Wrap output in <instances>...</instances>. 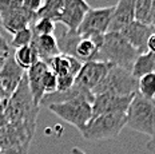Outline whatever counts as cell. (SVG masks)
<instances>
[{
  "label": "cell",
  "instance_id": "5b68a950",
  "mask_svg": "<svg viewBox=\"0 0 155 154\" xmlns=\"http://www.w3.org/2000/svg\"><path fill=\"white\" fill-rule=\"evenodd\" d=\"M126 127V114H102L94 117L79 131L87 141H106L116 138Z\"/></svg>",
  "mask_w": 155,
  "mask_h": 154
},
{
  "label": "cell",
  "instance_id": "e0dca14e",
  "mask_svg": "<svg viewBox=\"0 0 155 154\" xmlns=\"http://www.w3.org/2000/svg\"><path fill=\"white\" fill-rule=\"evenodd\" d=\"M50 69L48 65L43 60H39L35 66H32L27 71V79H28V86H30L32 98L34 102L38 106H40L41 99L44 98V90H43V75L47 70Z\"/></svg>",
  "mask_w": 155,
  "mask_h": 154
},
{
  "label": "cell",
  "instance_id": "7402d4cb",
  "mask_svg": "<svg viewBox=\"0 0 155 154\" xmlns=\"http://www.w3.org/2000/svg\"><path fill=\"white\" fill-rule=\"evenodd\" d=\"M64 5V0H43L40 9L36 12V19H51L55 23L59 22Z\"/></svg>",
  "mask_w": 155,
  "mask_h": 154
},
{
  "label": "cell",
  "instance_id": "4fadbf2b",
  "mask_svg": "<svg viewBox=\"0 0 155 154\" xmlns=\"http://www.w3.org/2000/svg\"><path fill=\"white\" fill-rule=\"evenodd\" d=\"M24 75V70L15 62L14 56L8 55L5 58L2 67H0V83L9 98L15 92V90L19 87Z\"/></svg>",
  "mask_w": 155,
  "mask_h": 154
},
{
  "label": "cell",
  "instance_id": "8992f818",
  "mask_svg": "<svg viewBox=\"0 0 155 154\" xmlns=\"http://www.w3.org/2000/svg\"><path fill=\"white\" fill-rule=\"evenodd\" d=\"M47 107L51 113L62 121L75 126L79 131L92 119V103L83 98L71 99L62 103H52Z\"/></svg>",
  "mask_w": 155,
  "mask_h": 154
},
{
  "label": "cell",
  "instance_id": "f1b7e54d",
  "mask_svg": "<svg viewBox=\"0 0 155 154\" xmlns=\"http://www.w3.org/2000/svg\"><path fill=\"white\" fill-rule=\"evenodd\" d=\"M23 7V0H0V14Z\"/></svg>",
  "mask_w": 155,
  "mask_h": 154
},
{
  "label": "cell",
  "instance_id": "9a60e30c",
  "mask_svg": "<svg viewBox=\"0 0 155 154\" xmlns=\"http://www.w3.org/2000/svg\"><path fill=\"white\" fill-rule=\"evenodd\" d=\"M135 3L137 0H118V3L114 5V14L108 32H120L135 20Z\"/></svg>",
  "mask_w": 155,
  "mask_h": 154
},
{
  "label": "cell",
  "instance_id": "52a82bcc",
  "mask_svg": "<svg viewBox=\"0 0 155 154\" xmlns=\"http://www.w3.org/2000/svg\"><path fill=\"white\" fill-rule=\"evenodd\" d=\"M114 14L112 7H102V8H90L86 14L83 22L80 23L76 34L82 38H102L110 31V25Z\"/></svg>",
  "mask_w": 155,
  "mask_h": 154
},
{
  "label": "cell",
  "instance_id": "7c38bea8",
  "mask_svg": "<svg viewBox=\"0 0 155 154\" xmlns=\"http://www.w3.org/2000/svg\"><path fill=\"white\" fill-rule=\"evenodd\" d=\"M154 32L155 28L151 24H144L138 20H134L131 24H128L120 31L122 36L139 54L147 52V42Z\"/></svg>",
  "mask_w": 155,
  "mask_h": 154
},
{
  "label": "cell",
  "instance_id": "ab89813d",
  "mask_svg": "<svg viewBox=\"0 0 155 154\" xmlns=\"http://www.w3.org/2000/svg\"><path fill=\"white\" fill-rule=\"evenodd\" d=\"M0 56H7V55H2V54H0Z\"/></svg>",
  "mask_w": 155,
  "mask_h": 154
},
{
  "label": "cell",
  "instance_id": "30bf717a",
  "mask_svg": "<svg viewBox=\"0 0 155 154\" xmlns=\"http://www.w3.org/2000/svg\"><path fill=\"white\" fill-rule=\"evenodd\" d=\"M132 97H120L114 94L96 95L92 102V118L102 114H126L131 105Z\"/></svg>",
  "mask_w": 155,
  "mask_h": 154
},
{
  "label": "cell",
  "instance_id": "ffe728a7",
  "mask_svg": "<svg viewBox=\"0 0 155 154\" xmlns=\"http://www.w3.org/2000/svg\"><path fill=\"white\" fill-rule=\"evenodd\" d=\"M154 63H155V54L150 52V51L140 54L134 62V65H132L131 74L137 79H139L142 76L147 75V74L154 72Z\"/></svg>",
  "mask_w": 155,
  "mask_h": 154
},
{
  "label": "cell",
  "instance_id": "ac0fdd59",
  "mask_svg": "<svg viewBox=\"0 0 155 154\" xmlns=\"http://www.w3.org/2000/svg\"><path fill=\"white\" fill-rule=\"evenodd\" d=\"M31 44L36 50L39 59L46 63H48L52 58L58 56L60 54V49H59V44H58L55 34L41 35V36H35L34 35V40H32Z\"/></svg>",
  "mask_w": 155,
  "mask_h": 154
},
{
  "label": "cell",
  "instance_id": "d6a6232c",
  "mask_svg": "<svg viewBox=\"0 0 155 154\" xmlns=\"http://www.w3.org/2000/svg\"><path fill=\"white\" fill-rule=\"evenodd\" d=\"M147 51L155 54V32L151 35L150 39H148V42H147Z\"/></svg>",
  "mask_w": 155,
  "mask_h": 154
},
{
  "label": "cell",
  "instance_id": "3957f363",
  "mask_svg": "<svg viewBox=\"0 0 155 154\" xmlns=\"http://www.w3.org/2000/svg\"><path fill=\"white\" fill-rule=\"evenodd\" d=\"M126 126L155 139V101L135 94L126 113Z\"/></svg>",
  "mask_w": 155,
  "mask_h": 154
},
{
  "label": "cell",
  "instance_id": "ba28073f",
  "mask_svg": "<svg viewBox=\"0 0 155 154\" xmlns=\"http://www.w3.org/2000/svg\"><path fill=\"white\" fill-rule=\"evenodd\" d=\"M35 127L21 122H9L0 129V149L27 147L31 145Z\"/></svg>",
  "mask_w": 155,
  "mask_h": 154
},
{
  "label": "cell",
  "instance_id": "8d00e7d4",
  "mask_svg": "<svg viewBox=\"0 0 155 154\" xmlns=\"http://www.w3.org/2000/svg\"><path fill=\"white\" fill-rule=\"evenodd\" d=\"M71 154H86L83 150H80L79 147H72V150H71Z\"/></svg>",
  "mask_w": 155,
  "mask_h": 154
},
{
  "label": "cell",
  "instance_id": "9c48e42d",
  "mask_svg": "<svg viewBox=\"0 0 155 154\" xmlns=\"http://www.w3.org/2000/svg\"><path fill=\"white\" fill-rule=\"evenodd\" d=\"M111 66V63L98 62V60L83 63L82 69L79 70L75 78V83L92 92L99 86V83L104 79Z\"/></svg>",
  "mask_w": 155,
  "mask_h": 154
},
{
  "label": "cell",
  "instance_id": "836d02e7",
  "mask_svg": "<svg viewBox=\"0 0 155 154\" xmlns=\"http://www.w3.org/2000/svg\"><path fill=\"white\" fill-rule=\"evenodd\" d=\"M146 149H147V152H150L151 154H155V139H150V141H148Z\"/></svg>",
  "mask_w": 155,
  "mask_h": 154
},
{
  "label": "cell",
  "instance_id": "1f68e13d",
  "mask_svg": "<svg viewBox=\"0 0 155 154\" xmlns=\"http://www.w3.org/2000/svg\"><path fill=\"white\" fill-rule=\"evenodd\" d=\"M0 54L2 55H8L9 54V44L4 40L2 35H0Z\"/></svg>",
  "mask_w": 155,
  "mask_h": 154
},
{
  "label": "cell",
  "instance_id": "5bb4252c",
  "mask_svg": "<svg viewBox=\"0 0 155 154\" xmlns=\"http://www.w3.org/2000/svg\"><path fill=\"white\" fill-rule=\"evenodd\" d=\"M35 20H36V15L27 11L24 7L0 14L2 25L12 35H15L16 32H19L21 30L31 27L35 23Z\"/></svg>",
  "mask_w": 155,
  "mask_h": 154
},
{
  "label": "cell",
  "instance_id": "cb8c5ba5",
  "mask_svg": "<svg viewBox=\"0 0 155 154\" xmlns=\"http://www.w3.org/2000/svg\"><path fill=\"white\" fill-rule=\"evenodd\" d=\"M151 5H153V0H137L135 20L144 24H151Z\"/></svg>",
  "mask_w": 155,
  "mask_h": 154
},
{
  "label": "cell",
  "instance_id": "6da1fadb",
  "mask_svg": "<svg viewBox=\"0 0 155 154\" xmlns=\"http://www.w3.org/2000/svg\"><path fill=\"white\" fill-rule=\"evenodd\" d=\"M139 55L140 54L122 36L120 32H107L102 38L95 60L111 63L131 71L132 65Z\"/></svg>",
  "mask_w": 155,
  "mask_h": 154
},
{
  "label": "cell",
  "instance_id": "4316f807",
  "mask_svg": "<svg viewBox=\"0 0 155 154\" xmlns=\"http://www.w3.org/2000/svg\"><path fill=\"white\" fill-rule=\"evenodd\" d=\"M43 90H44V94H54V92L58 91V76L51 71L50 69L44 72L43 75Z\"/></svg>",
  "mask_w": 155,
  "mask_h": 154
},
{
  "label": "cell",
  "instance_id": "277c9868",
  "mask_svg": "<svg viewBox=\"0 0 155 154\" xmlns=\"http://www.w3.org/2000/svg\"><path fill=\"white\" fill-rule=\"evenodd\" d=\"M138 92V79L131 74L130 70L112 65L107 75L92 91V94H114L120 97H132Z\"/></svg>",
  "mask_w": 155,
  "mask_h": 154
},
{
  "label": "cell",
  "instance_id": "d4e9b609",
  "mask_svg": "<svg viewBox=\"0 0 155 154\" xmlns=\"http://www.w3.org/2000/svg\"><path fill=\"white\" fill-rule=\"evenodd\" d=\"M31 30L35 36H41V35H54L56 31V23L51 19H36L35 23L31 25Z\"/></svg>",
  "mask_w": 155,
  "mask_h": 154
},
{
  "label": "cell",
  "instance_id": "7a4b0ae2",
  "mask_svg": "<svg viewBox=\"0 0 155 154\" xmlns=\"http://www.w3.org/2000/svg\"><path fill=\"white\" fill-rule=\"evenodd\" d=\"M40 111V106L34 102L30 86H28L27 74L21 79L19 87L9 98L4 114L9 122H21V123L30 125L36 127V118Z\"/></svg>",
  "mask_w": 155,
  "mask_h": 154
},
{
  "label": "cell",
  "instance_id": "f35d334b",
  "mask_svg": "<svg viewBox=\"0 0 155 154\" xmlns=\"http://www.w3.org/2000/svg\"><path fill=\"white\" fill-rule=\"evenodd\" d=\"M154 74H155V63H154Z\"/></svg>",
  "mask_w": 155,
  "mask_h": 154
},
{
  "label": "cell",
  "instance_id": "44dd1931",
  "mask_svg": "<svg viewBox=\"0 0 155 154\" xmlns=\"http://www.w3.org/2000/svg\"><path fill=\"white\" fill-rule=\"evenodd\" d=\"M14 59L24 71H28L32 66H35L40 60L36 50H35V47L32 44L16 50L14 54Z\"/></svg>",
  "mask_w": 155,
  "mask_h": 154
},
{
  "label": "cell",
  "instance_id": "484cf974",
  "mask_svg": "<svg viewBox=\"0 0 155 154\" xmlns=\"http://www.w3.org/2000/svg\"><path fill=\"white\" fill-rule=\"evenodd\" d=\"M34 40V32H32L31 27L25 28V30H21L19 32H16L14 35L11 40V47L14 49H21V47H25V46H30Z\"/></svg>",
  "mask_w": 155,
  "mask_h": 154
},
{
  "label": "cell",
  "instance_id": "4dcf8cb0",
  "mask_svg": "<svg viewBox=\"0 0 155 154\" xmlns=\"http://www.w3.org/2000/svg\"><path fill=\"white\" fill-rule=\"evenodd\" d=\"M30 146L27 147H14V149H2L0 154H28Z\"/></svg>",
  "mask_w": 155,
  "mask_h": 154
},
{
  "label": "cell",
  "instance_id": "603a6c76",
  "mask_svg": "<svg viewBox=\"0 0 155 154\" xmlns=\"http://www.w3.org/2000/svg\"><path fill=\"white\" fill-rule=\"evenodd\" d=\"M138 94L140 97L155 101V74H147L138 79Z\"/></svg>",
  "mask_w": 155,
  "mask_h": 154
},
{
  "label": "cell",
  "instance_id": "d6986e66",
  "mask_svg": "<svg viewBox=\"0 0 155 154\" xmlns=\"http://www.w3.org/2000/svg\"><path fill=\"white\" fill-rule=\"evenodd\" d=\"M103 38V36H102ZM102 38H79L75 49H74L72 56L76 58L78 60H80L82 63H87V62H92L96 59L99 52V47H101V42Z\"/></svg>",
  "mask_w": 155,
  "mask_h": 154
},
{
  "label": "cell",
  "instance_id": "e575fe53",
  "mask_svg": "<svg viewBox=\"0 0 155 154\" xmlns=\"http://www.w3.org/2000/svg\"><path fill=\"white\" fill-rule=\"evenodd\" d=\"M7 123H8V121H7L5 114H4V110H0V129H2L3 126H5Z\"/></svg>",
  "mask_w": 155,
  "mask_h": 154
},
{
  "label": "cell",
  "instance_id": "8fae6325",
  "mask_svg": "<svg viewBox=\"0 0 155 154\" xmlns=\"http://www.w3.org/2000/svg\"><path fill=\"white\" fill-rule=\"evenodd\" d=\"M90 8L91 7L86 0H64L63 11L58 23L63 24L71 32H76Z\"/></svg>",
  "mask_w": 155,
  "mask_h": 154
},
{
  "label": "cell",
  "instance_id": "60d3db41",
  "mask_svg": "<svg viewBox=\"0 0 155 154\" xmlns=\"http://www.w3.org/2000/svg\"><path fill=\"white\" fill-rule=\"evenodd\" d=\"M0 150H2V149H0Z\"/></svg>",
  "mask_w": 155,
  "mask_h": 154
},
{
  "label": "cell",
  "instance_id": "f546056e",
  "mask_svg": "<svg viewBox=\"0 0 155 154\" xmlns=\"http://www.w3.org/2000/svg\"><path fill=\"white\" fill-rule=\"evenodd\" d=\"M41 4H43V0H23V7L35 15L40 9Z\"/></svg>",
  "mask_w": 155,
  "mask_h": 154
},
{
  "label": "cell",
  "instance_id": "83f0119b",
  "mask_svg": "<svg viewBox=\"0 0 155 154\" xmlns=\"http://www.w3.org/2000/svg\"><path fill=\"white\" fill-rule=\"evenodd\" d=\"M75 85V76H59L58 78V91L59 92H66L70 89L74 87Z\"/></svg>",
  "mask_w": 155,
  "mask_h": 154
},
{
  "label": "cell",
  "instance_id": "74e56055",
  "mask_svg": "<svg viewBox=\"0 0 155 154\" xmlns=\"http://www.w3.org/2000/svg\"><path fill=\"white\" fill-rule=\"evenodd\" d=\"M8 55H9V54H8ZM8 55H7V56H8ZM7 56H0V67H2L3 62H4V59H5V58H7Z\"/></svg>",
  "mask_w": 155,
  "mask_h": 154
},
{
  "label": "cell",
  "instance_id": "2e32d148",
  "mask_svg": "<svg viewBox=\"0 0 155 154\" xmlns=\"http://www.w3.org/2000/svg\"><path fill=\"white\" fill-rule=\"evenodd\" d=\"M47 65L58 78L59 76H68V75L76 78L78 72L82 69L83 63L74 56L66 55V54H59L58 56L52 58Z\"/></svg>",
  "mask_w": 155,
  "mask_h": 154
},
{
  "label": "cell",
  "instance_id": "d590c367",
  "mask_svg": "<svg viewBox=\"0 0 155 154\" xmlns=\"http://www.w3.org/2000/svg\"><path fill=\"white\" fill-rule=\"evenodd\" d=\"M151 25L155 28V0H153V5H151Z\"/></svg>",
  "mask_w": 155,
  "mask_h": 154
}]
</instances>
